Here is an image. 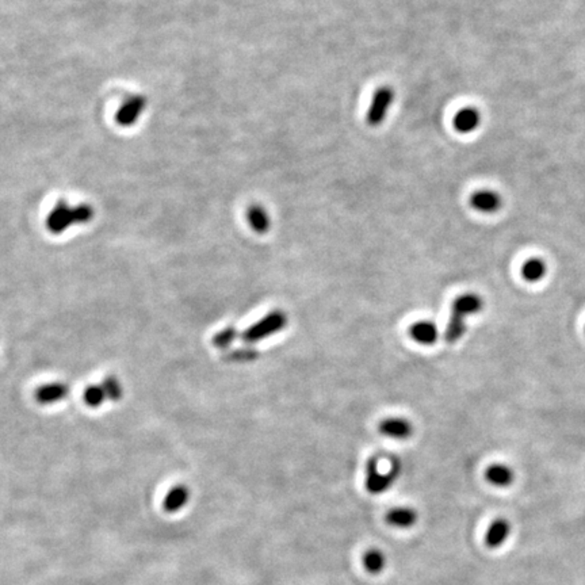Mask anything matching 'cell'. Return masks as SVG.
Wrapping results in <instances>:
<instances>
[{"label": "cell", "instance_id": "cell-1", "mask_svg": "<svg viewBox=\"0 0 585 585\" xmlns=\"http://www.w3.org/2000/svg\"><path fill=\"white\" fill-rule=\"evenodd\" d=\"M484 309V300L476 293H465L451 303L450 320L444 331V340L448 344H455L467 331L466 319L479 315Z\"/></svg>", "mask_w": 585, "mask_h": 585}, {"label": "cell", "instance_id": "cell-3", "mask_svg": "<svg viewBox=\"0 0 585 585\" xmlns=\"http://www.w3.org/2000/svg\"><path fill=\"white\" fill-rule=\"evenodd\" d=\"M401 473V466L397 460H393L391 467L388 472L379 470V462L378 458H370L366 463V477H365V486L367 492L372 495H381L389 491L394 485V482L398 479Z\"/></svg>", "mask_w": 585, "mask_h": 585}, {"label": "cell", "instance_id": "cell-18", "mask_svg": "<svg viewBox=\"0 0 585 585\" xmlns=\"http://www.w3.org/2000/svg\"><path fill=\"white\" fill-rule=\"evenodd\" d=\"M187 498H189V491L186 489V486H175L165 497L164 505L168 511H177V508H180L183 504L187 503Z\"/></svg>", "mask_w": 585, "mask_h": 585}, {"label": "cell", "instance_id": "cell-13", "mask_svg": "<svg viewBox=\"0 0 585 585\" xmlns=\"http://www.w3.org/2000/svg\"><path fill=\"white\" fill-rule=\"evenodd\" d=\"M511 534V524L505 519H496L485 535V545L489 549L500 548Z\"/></svg>", "mask_w": 585, "mask_h": 585}, {"label": "cell", "instance_id": "cell-21", "mask_svg": "<svg viewBox=\"0 0 585 585\" xmlns=\"http://www.w3.org/2000/svg\"><path fill=\"white\" fill-rule=\"evenodd\" d=\"M237 336H239L237 329L234 327H228L213 337V344L218 348H228Z\"/></svg>", "mask_w": 585, "mask_h": 585}, {"label": "cell", "instance_id": "cell-7", "mask_svg": "<svg viewBox=\"0 0 585 585\" xmlns=\"http://www.w3.org/2000/svg\"><path fill=\"white\" fill-rule=\"evenodd\" d=\"M409 337L420 346H432L439 340V328L434 321L419 320L410 324Z\"/></svg>", "mask_w": 585, "mask_h": 585}, {"label": "cell", "instance_id": "cell-9", "mask_svg": "<svg viewBox=\"0 0 585 585\" xmlns=\"http://www.w3.org/2000/svg\"><path fill=\"white\" fill-rule=\"evenodd\" d=\"M470 205L474 210L479 213L492 214L496 213L501 209L503 199L500 194H497L493 190H479L474 191L470 196Z\"/></svg>", "mask_w": 585, "mask_h": 585}, {"label": "cell", "instance_id": "cell-15", "mask_svg": "<svg viewBox=\"0 0 585 585\" xmlns=\"http://www.w3.org/2000/svg\"><path fill=\"white\" fill-rule=\"evenodd\" d=\"M247 221H249V227L252 228V231L259 233V234H265L270 231L271 227V220L270 215L267 213L266 209L262 205H251L247 210Z\"/></svg>", "mask_w": 585, "mask_h": 585}, {"label": "cell", "instance_id": "cell-4", "mask_svg": "<svg viewBox=\"0 0 585 585\" xmlns=\"http://www.w3.org/2000/svg\"><path fill=\"white\" fill-rule=\"evenodd\" d=\"M394 102V89L389 86H382L372 95V105L366 114V122L375 127L385 121L388 111Z\"/></svg>", "mask_w": 585, "mask_h": 585}, {"label": "cell", "instance_id": "cell-5", "mask_svg": "<svg viewBox=\"0 0 585 585\" xmlns=\"http://www.w3.org/2000/svg\"><path fill=\"white\" fill-rule=\"evenodd\" d=\"M378 431L381 435L390 439L405 441L413 435V424L405 417L391 416L379 422Z\"/></svg>", "mask_w": 585, "mask_h": 585}, {"label": "cell", "instance_id": "cell-2", "mask_svg": "<svg viewBox=\"0 0 585 585\" xmlns=\"http://www.w3.org/2000/svg\"><path fill=\"white\" fill-rule=\"evenodd\" d=\"M287 315L284 313V310H272L270 313H267L265 317L256 321L255 324H252L249 328H247L243 332V340L249 344H253L258 341H263L268 337H272L279 332H282L284 328L287 327Z\"/></svg>", "mask_w": 585, "mask_h": 585}, {"label": "cell", "instance_id": "cell-20", "mask_svg": "<svg viewBox=\"0 0 585 585\" xmlns=\"http://www.w3.org/2000/svg\"><path fill=\"white\" fill-rule=\"evenodd\" d=\"M102 388L105 390L106 397L110 401L117 403V401H120L122 398V394H124L122 385H121V382L115 377H111V375L106 377L105 381H103V384H102Z\"/></svg>", "mask_w": 585, "mask_h": 585}, {"label": "cell", "instance_id": "cell-8", "mask_svg": "<svg viewBox=\"0 0 585 585\" xmlns=\"http://www.w3.org/2000/svg\"><path fill=\"white\" fill-rule=\"evenodd\" d=\"M145 105H146V101L141 95H136L127 99L115 114L117 124L121 126H132L136 124L145 108Z\"/></svg>", "mask_w": 585, "mask_h": 585}, {"label": "cell", "instance_id": "cell-16", "mask_svg": "<svg viewBox=\"0 0 585 585\" xmlns=\"http://www.w3.org/2000/svg\"><path fill=\"white\" fill-rule=\"evenodd\" d=\"M546 271H548V266L543 259L531 258V259H527V262L522 266V277L527 282L535 284L545 278Z\"/></svg>", "mask_w": 585, "mask_h": 585}, {"label": "cell", "instance_id": "cell-19", "mask_svg": "<svg viewBox=\"0 0 585 585\" xmlns=\"http://www.w3.org/2000/svg\"><path fill=\"white\" fill-rule=\"evenodd\" d=\"M106 398V393L102 388V385H91L89 388H86L83 393V400L91 408L101 407Z\"/></svg>", "mask_w": 585, "mask_h": 585}, {"label": "cell", "instance_id": "cell-22", "mask_svg": "<svg viewBox=\"0 0 585 585\" xmlns=\"http://www.w3.org/2000/svg\"><path fill=\"white\" fill-rule=\"evenodd\" d=\"M73 218H75L76 225L87 224L94 218V209L89 205L82 203V205L73 208Z\"/></svg>", "mask_w": 585, "mask_h": 585}, {"label": "cell", "instance_id": "cell-11", "mask_svg": "<svg viewBox=\"0 0 585 585\" xmlns=\"http://www.w3.org/2000/svg\"><path fill=\"white\" fill-rule=\"evenodd\" d=\"M68 393H70L68 385L63 382H54V384L39 386L36 391V400L39 404L49 405V404L61 401L63 398L68 396Z\"/></svg>", "mask_w": 585, "mask_h": 585}, {"label": "cell", "instance_id": "cell-12", "mask_svg": "<svg viewBox=\"0 0 585 585\" xmlns=\"http://www.w3.org/2000/svg\"><path fill=\"white\" fill-rule=\"evenodd\" d=\"M485 479L493 486L505 488L514 482V470L504 463H492L485 470Z\"/></svg>", "mask_w": 585, "mask_h": 585}, {"label": "cell", "instance_id": "cell-10", "mask_svg": "<svg viewBox=\"0 0 585 585\" xmlns=\"http://www.w3.org/2000/svg\"><path fill=\"white\" fill-rule=\"evenodd\" d=\"M453 125L454 129L462 134L474 132L481 125V113L479 108L472 106L463 107L454 115Z\"/></svg>", "mask_w": 585, "mask_h": 585}, {"label": "cell", "instance_id": "cell-6", "mask_svg": "<svg viewBox=\"0 0 585 585\" xmlns=\"http://www.w3.org/2000/svg\"><path fill=\"white\" fill-rule=\"evenodd\" d=\"M71 225H75L73 208H71L67 202H58L46 218L48 229L54 234H60L67 231Z\"/></svg>", "mask_w": 585, "mask_h": 585}, {"label": "cell", "instance_id": "cell-14", "mask_svg": "<svg viewBox=\"0 0 585 585\" xmlns=\"http://www.w3.org/2000/svg\"><path fill=\"white\" fill-rule=\"evenodd\" d=\"M417 520V512L409 507H396L386 514V522L397 529L412 527Z\"/></svg>", "mask_w": 585, "mask_h": 585}, {"label": "cell", "instance_id": "cell-17", "mask_svg": "<svg viewBox=\"0 0 585 585\" xmlns=\"http://www.w3.org/2000/svg\"><path fill=\"white\" fill-rule=\"evenodd\" d=\"M385 564H386V558L381 550H367L363 555V567L372 574L381 573L385 567Z\"/></svg>", "mask_w": 585, "mask_h": 585}]
</instances>
